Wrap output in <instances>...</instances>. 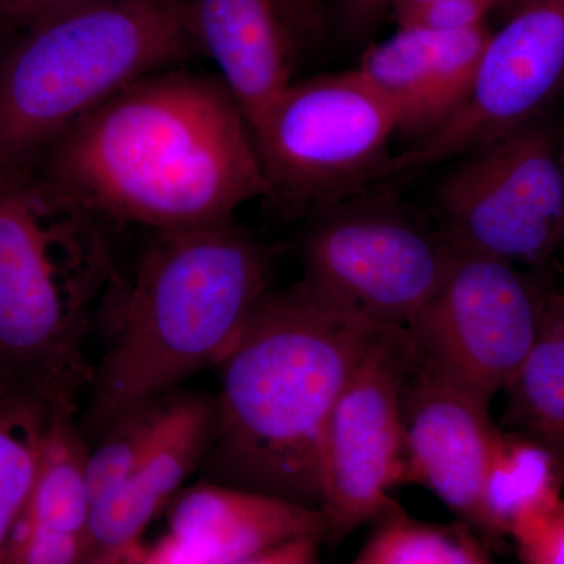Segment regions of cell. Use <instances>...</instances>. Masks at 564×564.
Instances as JSON below:
<instances>
[{"label": "cell", "mask_w": 564, "mask_h": 564, "mask_svg": "<svg viewBox=\"0 0 564 564\" xmlns=\"http://www.w3.org/2000/svg\"><path fill=\"white\" fill-rule=\"evenodd\" d=\"M434 195L459 252L543 272L562 245L564 144L543 117L459 155Z\"/></svg>", "instance_id": "52a82bcc"}, {"label": "cell", "mask_w": 564, "mask_h": 564, "mask_svg": "<svg viewBox=\"0 0 564 564\" xmlns=\"http://www.w3.org/2000/svg\"><path fill=\"white\" fill-rule=\"evenodd\" d=\"M564 85V0H532L491 33L473 87L445 128L393 154L386 177L440 165L543 117Z\"/></svg>", "instance_id": "8fae6325"}, {"label": "cell", "mask_w": 564, "mask_h": 564, "mask_svg": "<svg viewBox=\"0 0 564 564\" xmlns=\"http://www.w3.org/2000/svg\"><path fill=\"white\" fill-rule=\"evenodd\" d=\"M99 217L36 166L0 163V384L74 413L88 329L120 276Z\"/></svg>", "instance_id": "277c9868"}, {"label": "cell", "mask_w": 564, "mask_h": 564, "mask_svg": "<svg viewBox=\"0 0 564 564\" xmlns=\"http://www.w3.org/2000/svg\"><path fill=\"white\" fill-rule=\"evenodd\" d=\"M413 345L404 326H381L345 383L326 429L321 511L326 543L377 522L403 485L402 388Z\"/></svg>", "instance_id": "30bf717a"}, {"label": "cell", "mask_w": 564, "mask_h": 564, "mask_svg": "<svg viewBox=\"0 0 564 564\" xmlns=\"http://www.w3.org/2000/svg\"><path fill=\"white\" fill-rule=\"evenodd\" d=\"M508 538L521 564H564V497L522 516Z\"/></svg>", "instance_id": "603a6c76"}, {"label": "cell", "mask_w": 564, "mask_h": 564, "mask_svg": "<svg viewBox=\"0 0 564 564\" xmlns=\"http://www.w3.org/2000/svg\"><path fill=\"white\" fill-rule=\"evenodd\" d=\"M73 415L52 413L35 484L18 524L85 538L91 513L87 486L90 448Z\"/></svg>", "instance_id": "d6986e66"}, {"label": "cell", "mask_w": 564, "mask_h": 564, "mask_svg": "<svg viewBox=\"0 0 564 564\" xmlns=\"http://www.w3.org/2000/svg\"><path fill=\"white\" fill-rule=\"evenodd\" d=\"M350 564H494L488 545L463 522L432 524L399 503L377 522Z\"/></svg>", "instance_id": "44dd1931"}, {"label": "cell", "mask_w": 564, "mask_h": 564, "mask_svg": "<svg viewBox=\"0 0 564 564\" xmlns=\"http://www.w3.org/2000/svg\"><path fill=\"white\" fill-rule=\"evenodd\" d=\"M323 543L325 541L322 538H302V540L278 545L272 551L254 556L242 564H318Z\"/></svg>", "instance_id": "83f0119b"}, {"label": "cell", "mask_w": 564, "mask_h": 564, "mask_svg": "<svg viewBox=\"0 0 564 564\" xmlns=\"http://www.w3.org/2000/svg\"><path fill=\"white\" fill-rule=\"evenodd\" d=\"M173 393L132 408L99 433L101 440L88 454L87 462L91 508L115 491L147 454L161 430Z\"/></svg>", "instance_id": "7402d4cb"}, {"label": "cell", "mask_w": 564, "mask_h": 564, "mask_svg": "<svg viewBox=\"0 0 564 564\" xmlns=\"http://www.w3.org/2000/svg\"><path fill=\"white\" fill-rule=\"evenodd\" d=\"M203 55L250 122L263 117L293 84L296 36L280 0H195Z\"/></svg>", "instance_id": "9a60e30c"}, {"label": "cell", "mask_w": 564, "mask_h": 564, "mask_svg": "<svg viewBox=\"0 0 564 564\" xmlns=\"http://www.w3.org/2000/svg\"><path fill=\"white\" fill-rule=\"evenodd\" d=\"M380 328L303 280L270 289L217 366L210 481L321 510L329 417Z\"/></svg>", "instance_id": "7a4b0ae2"}, {"label": "cell", "mask_w": 564, "mask_h": 564, "mask_svg": "<svg viewBox=\"0 0 564 564\" xmlns=\"http://www.w3.org/2000/svg\"><path fill=\"white\" fill-rule=\"evenodd\" d=\"M261 245L234 221L154 232L115 299V334L91 383L88 421L102 433L139 404L218 366L270 291Z\"/></svg>", "instance_id": "3957f363"}, {"label": "cell", "mask_w": 564, "mask_h": 564, "mask_svg": "<svg viewBox=\"0 0 564 564\" xmlns=\"http://www.w3.org/2000/svg\"><path fill=\"white\" fill-rule=\"evenodd\" d=\"M507 393V422L540 444L564 474V289L549 281L540 332Z\"/></svg>", "instance_id": "e0dca14e"}, {"label": "cell", "mask_w": 564, "mask_h": 564, "mask_svg": "<svg viewBox=\"0 0 564 564\" xmlns=\"http://www.w3.org/2000/svg\"><path fill=\"white\" fill-rule=\"evenodd\" d=\"M432 2H436V0H395L391 17L395 22H399L403 20V18H406L408 14L414 13V11Z\"/></svg>", "instance_id": "1f68e13d"}, {"label": "cell", "mask_w": 564, "mask_h": 564, "mask_svg": "<svg viewBox=\"0 0 564 564\" xmlns=\"http://www.w3.org/2000/svg\"><path fill=\"white\" fill-rule=\"evenodd\" d=\"M564 474L540 444L497 426L481 486L486 545L499 544L522 516L562 497Z\"/></svg>", "instance_id": "ac0fdd59"}, {"label": "cell", "mask_w": 564, "mask_h": 564, "mask_svg": "<svg viewBox=\"0 0 564 564\" xmlns=\"http://www.w3.org/2000/svg\"><path fill=\"white\" fill-rule=\"evenodd\" d=\"M54 411L31 392L0 384V547L31 496Z\"/></svg>", "instance_id": "ffe728a7"}, {"label": "cell", "mask_w": 564, "mask_h": 564, "mask_svg": "<svg viewBox=\"0 0 564 564\" xmlns=\"http://www.w3.org/2000/svg\"><path fill=\"white\" fill-rule=\"evenodd\" d=\"M532 2V0H508L507 3H511V6L518 7V9H521L522 6H525V3Z\"/></svg>", "instance_id": "d6a6232c"}, {"label": "cell", "mask_w": 564, "mask_h": 564, "mask_svg": "<svg viewBox=\"0 0 564 564\" xmlns=\"http://www.w3.org/2000/svg\"><path fill=\"white\" fill-rule=\"evenodd\" d=\"M199 54L195 0H98L29 25L0 63V163L36 166L129 85Z\"/></svg>", "instance_id": "5b68a950"}, {"label": "cell", "mask_w": 564, "mask_h": 564, "mask_svg": "<svg viewBox=\"0 0 564 564\" xmlns=\"http://www.w3.org/2000/svg\"><path fill=\"white\" fill-rule=\"evenodd\" d=\"M41 173L98 217L187 231L234 221L267 192L250 122L220 77L150 74L82 118Z\"/></svg>", "instance_id": "6da1fadb"}, {"label": "cell", "mask_w": 564, "mask_h": 564, "mask_svg": "<svg viewBox=\"0 0 564 564\" xmlns=\"http://www.w3.org/2000/svg\"><path fill=\"white\" fill-rule=\"evenodd\" d=\"M169 532L204 564H242L302 538L317 536L326 543V522L318 508L214 481L177 497Z\"/></svg>", "instance_id": "2e32d148"}, {"label": "cell", "mask_w": 564, "mask_h": 564, "mask_svg": "<svg viewBox=\"0 0 564 564\" xmlns=\"http://www.w3.org/2000/svg\"><path fill=\"white\" fill-rule=\"evenodd\" d=\"M98 0H0V21L28 29L44 18Z\"/></svg>", "instance_id": "4316f807"}, {"label": "cell", "mask_w": 564, "mask_h": 564, "mask_svg": "<svg viewBox=\"0 0 564 564\" xmlns=\"http://www.w3.org/2000/svg\"><path fill=\"white\" fill-rule=\"evenodd\" d=\"M458 254L443 229L364 195L310 218L300 240L303 281L380 326H406Z\"/></svg>", "instance_id": "ba28073f"}, {"label": "cell", "mask_w": 564, "mask_h": 564, "mask_svg": "<svg viewBox=\"0 0 564 564\" xmlns=\"http://www.w3.org/2000/svg\"><path fill=\"white\" fill-rule=\"evenodd\" d=\"M560 250L564 251V192H563V228H562V245H560Z\"/></svg>", "instance_id": "836d02e7"}, {"label": "cell", "mask_w": 564, "mask_h": 564, "mask_svg": "<svg viewBox=\"0 0 564 564\" xmlns=\"http://www.w3.org/2000/svg\"><path fill=\"white\" fill-rule=\"evenodd\" d=\"M147 544L143 540L132 541L115 547L106 549L85 560L84 564H139Z\"/></svg>", "instance_id": "4dcf8cb0"}, {"label": "cell", "mask_w": 564, "mask_h": 564, "mask_svg": "<svg viewBox=\"0 0 564 564\" xmlns=\"http://www.w3.org/2000/svg\"><path fill=\"white\" fill-rule=\"evenodd\" d=\"M139 564H204L182 541L166 532L161 540L147 544Z\"/></svg>", "instance_id": "f1b7e54d"}, {"label": "cell", "mask_w": 564, "mask_h": 564, "mask_svg": "<svg viewBox=\"0 0 564 564\" xmlns=\"http://www.w3.org/2000/svg\"><path fill=\"white\" fill-rule=\"evenodd\" d=\"M547 282L499 259L459 252L404 329L421 358L491 402L532 351Z\"/></svg>", "instance_id": "9c48e42d"}, {"label": "cell", "mask_w": 564, "mask_h": 564, "mask_svg": "<svg viewBox=\"0 0 564 564\" xmlns=\"http://www.w3.org/2000/svg\"><path fill=\"white\" fill-rule=\"evenodd\" d=\"M0 564H84V538L17 524L0 547Z\"/></svg>", "instance_id": "cb8c5ba5"}, {"label": "cell", "mask_w": 564, "mask_h": 564, "mask_svg": "<svg viewBox=\"0 0 564 564\" xmlns=\"http://www.w3.org/2000/svg\"><path fill=\"white\" fill-rule=\"evenodd\" d=\"M508 0H436L397 22L399 28L464 31L485 24V17Z\"/></svg>", "instance_id": "d4e9b609"}, {"label": "cell", "mask_w": 564, "mask_h": 564, "mask_svg": "<svg viewBox=\"0 0 564 564\" xmlns=\"http://www.w3.org/2000/svg\"><path fill=\"white\" fill-rule=\"evenodd\" d=\"M491 32L399 28L364 52L355 70L391 109L397 132L417 144L451 122L469 95Z\"/></svg>", "instance_id": "4fadbf2b"}, {"label": "cell", "mask_w": 564, "mask_h": 564, "mask_svg": "<svg viewBox=\"0 0 564 564\" xmlns=\"http://www.w3.org/2000/svg\"><path fill=\"white\" fill-rule=\"evenodd\" d=\"M215 425V402L203 393H173L158 436L129 477L93 505L84 562L106 549L143 540L144 530L204 463Z\"/></svg>", "instance_id": "5bb4252c"}, {"label": "cell", "mask_w": 564, "mask_h": 564, "mask_svg": "<svg viewBox=\"0 0 564 564\" xmlns=\"http://www.w3.org/2000/svg\"><path fill=\"white\" fill-rule=\"evenodd\" d=\"M296 36L313 35L322 25L323 0H280Z\"/></svg>", "instance_id": "f546056e"}, {"label": "cell", "mask_w": 564, "mask_h": 564, "mask_svg": "<svg viewBox=\"0 0 564 564\" xmlns=\"http://www.w3.org/2000/svg\"><path fill=\"white\" fill-rule=\"evenodd\" d=\"M395 0H334V14L347 40H361L392 14Z\"/></svg>", "instance_id": "484cf974"}, {"label": "cell", "mask_w": 564, "mask_h": 564, "mask_svg": "<svg viewBox=\"0 0 564 564\" xmlns=\"http://www.w3.org/2000/svg\"><path fill=\"white\" fill-rule=\"evenodd\" d=\"M395 118L355 69L293 82L254 140L267 192L285 218H310L386 180Z\"/></svg>", "instance_id": "8992f818"}, {"label": "cell", "mask_w": 564, "mask_h": 564, "mask_svg": "<svg viewBox=\"0 0 564 564\" xmlns=\"http://www.w3.org/2000/svg\"><path fill=\"white\" fill-rule=\"evenodd\" d=\"M489 403L413 348L402 388L403 485L429 489L480 538L481 486L497 432Z\"/></svg>", "instance_id": "7c38bea8"}]
</instances>
